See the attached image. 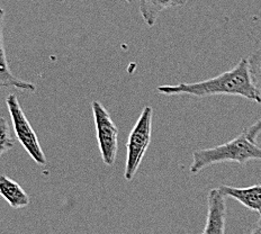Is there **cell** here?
<instances>
[{
    "label": "cell",
    "mask_w": 261,
    "mask_h": 234,
    "mask_svg": "<svg viewBox=\"0 0 261 234\" xmlns=\"http://www.w3.org/2000/svg\"><path fill=\"white\" fill-rule=\"evenodd\" d=\"M91 108L101 159L106 166L112 167L115 163L118 150V128L101 102L94 100Z\"/></svg>",
    "instance_id": "cell-5"
},
{
    "label": "cell",
    "mask_w": 261,
    "mask_h": 234,
    "mask_svg": "<svg viewBox=\"0 0 261 234\" xmlns=\"http://www.w3.org/2000/svg\"><path fill=\"white\" fill-rule=\"evenodd\" d=\"M188 2L189 0H140V14L146 25L153 27L163 10L182 7Z\"/></svg>",
    "instance_id": "cell-9"
},
{
    "label": "cell",
    "mask_w": 261,
    "mask_h": 234,
    "mask_svg": "<svg viewBox=\"0 0 261 234\" xmlns=\"http://www.w3.org/2000/svg\"><path fill=\"white\" fill-rule=\"evenodd\" d=\"M4 19L5 10L0 8V88H15L21 91L34 92L36 90L34 84L16 77L9 68L4 43Z\"/></svg>",
    "instance_id": "cell-7"
},
{
    "label": "cell",
    "mask_w": 261,
    "mask_h": 234,
    "mask_svg": "<svg viewBox=\"0 0 261 234\" xmlns=\"http://www.w3.org/2000/svg\"><path fill=\"white\" fill-rule=\"evenodd\" d=\"M15 145V140L12 134L8 122L4 117H0V157L12 150Z\"/></svg>",
    "instance_id": "cell-12"
},
{
    "label": "cell",
    "mask_w": 261,
    "mask_h": 234,
    "mask_svg": "<svg viewBox=\"0 0 261 234\" xmlns=\"http://www.w3.org/2000/svg\"><path fill=\"white\" fill-rule=\"evenodd\" d=\"M126 2H127V3H132V0H126Z\"/></svg>",
    "instance_id": "cell-15"
},
{
    "label": "cell",
    "mask_w": 261,
    "mask_h": 234,
    "mask_svg": "<svg viewBox=\"0 0 261 234\" xmlns=\"http://www.w3.org/2000/svg\"><path fill=\"white\" fill-rule=\"evenodd\" d=\"M158 91L167 96L188 95L197 98L220 95L239 96L248 100L259 102L250 79L248 60L246 58H242L234 68L221 73L217 77L193 84L184 83L175 86H159Z\"/></svg>",
    "instance_id": "cell-1"
},
{
    "label": "cell",
    "mask_w": 261,
    "mask_h": 234,
    "mask_svg": "<svg viewBox=\"0 0 261 234\" xmlns=\"http://www.w3.org/2000/svg\"><path fill=\"white\" fill-rule=\"evenodd\" d=\"M244 131H246L247 137L250 140L253 141V142H257V139H258L259 135L261 134V118H259L257 122L252 124L251 126H250L247 129H244Z\"/></svg>",
    "instance_id": "cell-13"
},
{
    "label": "cell",
    "mask_w": 261,
    "mask_h": 234,
    "mask_svg": "<svg viewBox=\"0 0 261 234\" xmlns=\"http://www.w3.org/2000/svg\"><path fill=\"white\" fill-rule=\"evenodd\" d=\"M152 115L153 110L151 106L143 108L142 113L135 123L133 129L130 131L126 144V163H125L124 178L130 181L137 175L139 167L142 163L146 153L152 134Z\"/></svg>",
    "instance_id": "cell-3"
},
{
    "label": "cell",
    "mask_w": 261,
    "mask_h": 234,
    "mask_svg": "<svg viewBox=\"0 0 261 234\" xmlns=\"http://www.w3.org/2000/svg\"><path fill=\"white\" fill-rule=\"evenodd\" d=\"M252 160H261V146L250 140L246 131L228 142L213 148L194 151L190 173L196 175L206 167L223 162H237L246 166Z\"/></svg>",
    "instance_id": "cell-2"
},
{
    "label": "cell",
    "mask_w": 261,
    "mask_h": 234,
    "mask_svg": "<svg viewBox=\"0 0 261 234\" xmlns=\"http://www.w3.org/2000/svg\"><path fill=\"white\" fill-rule=\"evenodd\" d=\"M250 234H261V213L259 214V219L258 221L254 223V225L251 230V233Z\"/></svg>",
    "instance_id": "cell-14"
},
{
    "label": "cell",
    "mask_w": 261,
    "mask_h": 234,
    "mask_svg": "<svg viewBox=\"0 0 261 234\" xmlns=\"http://www.w3.org/2000/svg\"><path fill=\"white\" fill-rule=\"evenodd\" d=\"M226 202L219 188L211 189L207 196V217L202 234H225Z\"/></svg>",
    "instance_id": "cell-6"
},
{
    "label": "cell",
    "mask_w": 261,
    "mask_h": 234,
    "mask_svg": "<svg viewBox=\"0 0 261 234\" xmlns=\"http://www.w3.org/2000/svg\"><path fill=\"white\" fill-rule=\"evenodd\" d=\"M225 197H231L241 203L250 211L261 213V185H253L250 187H232L222 185L219 187Z\"/></svg>",
    "instance_id": "cell-8"
},
{
    "label": "cell",
    "mask_w": 261,
    "mask_h": 234,
    "mask_svg": "<svg viewBox=\"0 0 261 234\" xmlns=\"http://www.w3.org/2000/svg\"><path fill=\"white\" fill-rule=\"evenodd\" d=\"M0 196L13 209H23L30 205V196L20 185L5 175H0Z\"/></svg>",
    "instance_id": "cell-10"
},
{
    "label": "cell",
    "mask_w": 261,
    "mask_h": 234,
    "mask_svg": "<svg viewBox=\"0 0 261 234\" xmlns=\"http://www.w3.org/2000/svg\"><path fill=\"white\" fill-rule=\"evenodd\" d=\"M247 60L250 79L257 94L259 104H261V45L250 54Z\"/></svg>",
    "instance_id": "cell-11"
},
{
    "label": "cell",
    "mask_w": 261,
    "mask_h": 234,
    "mask_svg": "<svg viewBox=\"0 0 261 234\" xmlns=\"http://www.w3.org/2000/svg\"><path fill=\"white\" fill-rule=\"evenodd\" d=\"M6 105L10 114V117H12L15 135L17 138L18 142L37 165L45 166L46 158L44 152H43L41 148L40 141L37 139L35 131L33 129L25 113L21 110L17 96L15 94H9L6 98Z\"/></svg>",
    "instance_id": "cell-4"
}]
</instances>
